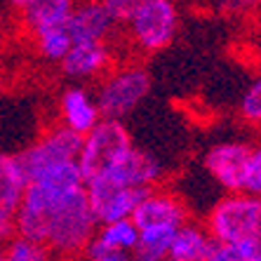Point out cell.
Wrapping results in <instances>:
<instances>
[{
    "instance_id": "6da1fadb",
    "label": "cell",
    "mask_w": 261,
    "mask_h": 261,
    "mask_svg": "<svg viewBox=\"0 0 261 261\" xmlns=\"http://www.w3.org/2000/svg\"><path fill=\"white\" fill-rule=\"evenodd\" d=\"M97 217L92 214L85 189L64 200L57 210H52L45 226V245L52 256H80L87 240L97 233Z\"/></svg>"
},
{
    "instance_id": "7a4b0ae2",
    "label": "cell",
    "mask_w": 261,
    "mask_h": 261,
    "mask_svg": "<svg viewBox=\"0 0 261 261\" xmlns=\"http://www.w3.org/2000/svg\"><path fill=\"white\" fill-rule=\"evenodd\" d=\"M205 228L219 245L261 240V195L247 191L224 195L210 210Z\"/></svg>"
},
{
    "instance_id": "3957f363",
    "label": "cell",
    "mask_w": 261,
    "mask_h": 261,
    "mask_svg": "<svg viewBox=\"0 0 261 261\" xmlns=\"http://www.w3.org/2000/svg\"><path fill=\"white\" fill-rule=\"evenodd\" d=\"M134 146L132 134L118 118H101L87 134L78 153V167L85 179L109 174Z\"/></svg>"
},
{
    "instance_id": "277c9868",
    "label": "cell",
    "mask_w": 261,
    "mask_h": 261,
    "mask_svg": "<svg viewBox=\"0 0 261 261\" xmlns=\"http://www.w3.org/2000/svg\"><path fill=\"white\" fill-rule=\"evenodd\" d=\"M179 24L181 17L174 0H141L125 21L129 43L144 55H155L170 47L179 33Z\"/></svg>"
},
{
    "instance_id": "5b68a950",
    "label": "cell",
    "mask_w": 261,
    "mask_h": 261,
    "mask_svg": "<svg viewBox=\"0 0 261 261\" xmlns=\"http://www.w3.org/2000/svg\"><path fill=\"white\" fill-rule=\"evenodd\" d=\"M151 92V75L144 66H116L101 75L97 87V106L101 118H118L122 120L129 116Z\"/></svg>"
},
{
    "instance_id": "8992f818",
    "label": "cell",
    "mask_w": 261,
    "mask_h": 261,
    "mask_svg": "<svg viewBox=\"0 0 261 261\" xmlns=\"http://www.w3.org/2000/svg\"><path fill=\"white\" fill-rule=\"evenodd\" d=\"M80 144H83V134L73 132V129L64 127L57 122L55 127H49L47 132L36 139L31 146H26L21 153H17L19 167L24 172L26 181L38 176L40 172L49 170L59 163H68V160H78Z\"/></svg>"
},
{
    "instance_id": "52a82bcc",
    "label": "cell",
    "mask_w": 261,
    "mask_h": 261,
    "mask_svg": "<svg viewBox=\"0 0 261 261\" xmlns=\"http://www.w3.org/2000/svg\"><path fill=\"white\" fill-rule=\"evenodd\" d=\"M148 189H134L125 184L116 181L111 174L92 176L85 179V195L90 202L92 214L97 217L99 224L113 221V219L132 217L134 207L139 205L144 193Z\"/></svg>"
},
{
    "instance_id": "ba28073f",
    "label": "cell",
    "mask_w": 261,
    "mask_h": 261,
    "mask_svg": "<svg viewBox=\"0 0 261 261\" xmlns=\"http://www.w3.org/2000/svg\"><path fill=\"white\" fill-rule=\"evenodd\" d=\"M249 153H252V144L247 141H221L205 153L202 165L226 193H238L245 191Z\"/></svg>"
},
{
    "instance_id": "9c48e42d",
    "label": "cell",
    "mask_w": 261,
    "mask_h": 261,
    "mask_svg": "<svg viewBox=\"0 0 261 261\" xmlns=\"http://www.w3.org/2000/svg\"><path fill=\"white\" fill-rule=\"evenodd\" d=\"M189 207L172 191H165L153 186L144 193L139 205L134 207L132 221L139 231L146 228H172L176 231L184 221H189Z\"/></svg>"
},
{
    "instance_id": "30bf717a",
    "label": "cell",
    "mask_w": 261,
    "mask_h": 261,
    "mask_svg": "<svg viewBox=\"0 0 261 261\" xmlns=\"http://www.w3.org/2000/svg\"><path fill=\"white\" fill-rule=\"evenodd\" d=\"M113 64V55L106 40H80L73 43L59 61L61 73L73 80L101 78Z\"/></svg>"
},
{
    "instance_id": "8fae6325",
    "label": "cell",
    "mask_w": 261,
    "mask_h": 261,
    "mask_svg": "<svg viewBox=\"0 0 261 261\" xmlns=\"http://www.w3.org/2000/svg\"><path fill=\"white\" fill-rule=\"evenodd\" d=\"M26 176L17 158L0 151V245L14 236V214L21 205Z\"/></svg>"
},
{
    "instance_id": "7c38bea8",
    "label": "cell",
    "mask_w": 261,
    "mask_h": 261,
    "mask_svg": "<svg viewBox=\"0 0 261 261\" xmlns=\"http://www.w3.org/2000/svg\"><path fill=\"white\" fill-rule=\"evenodd\" d=\"M57 113H59V125L78 134H87L101 120V111L94 94L80 85H71L61 92L57 101Z\"/></svg>"
},
{
    "instance_id": "4fadbf2b",
    "label": "cell",
    "mask_w": 261,
    "mask_h": 261,
    "mask_svg": "<svg viewBox=\"0 0 261 261\" xmlns=\"http://www.w3.org/2000/svg\"><path fill=\"white\" fill-rule=\"evenodd\" d=\"M66 29L73 43L80 40H109L116 29V19L103 5V0H83L75 3V10L68 17Z\"/></svg>"
},
{
    "instance_id": "5bb4252c",
    "label": "cell",
    "mask_w": 261,
    "mask_h": 261,
    "mask_svg": "<svg viewBox=\"0 0 261 261\" xmlns=\"http://www.w3.org/2000/svg\"><path fill=\"white\" fill-rule=\"evenodd\" d=\"M109 174L113 176L116 181L125 184V186L153 189V186H160V181H163V165L158 163L155 155L132 146L127 155H125Z\"/></svg>"
},
{
    "instance_id": "9a60e30c",
    "label": "cell",
    "mask_w": 261,
    "mask_h": 261,
    "mask_svg": "<svg viewBox=\"0 0 261 261\" xmlns=\"http://www.w3.org/2000/svg\"><path fill=\"white\" fill-rule=\"evenodd\" d=\"M214 238L210 236L205 226L193 224V221H184L172 236L170 254L167 259L172 261H212L214 254Z\"/></svg>"
},
{
    "instance_id": "2e32d148",
    "label": "cell",
    "mask_w": 261,
    "mask_h": 261,
    "mask_svg": "<svg viewBox=\"0 0 261 261\" xmlns=\"http://www.w3.org/2000/svg\"><path fill=\"white\" fill-rule=\"evenodd\" d=\"M78 0H36L26 10H21V24L26 33L33 36L38 31L64 26L75 10Z\"/></svg>"
},
{
    "instance_id": "e0dca14e",
    "label": "cell",
    "mask_w": 261,
    "mask_h": 261,
    "mask_svg": "<svg viewBox=\"0 0 261 261\" xmlns=\"http://www.w3.org/2000/svg\"><path fill=\"white\" fill-rule=\"evenodd\" d=\"M31 40H33V45H36L38 55L43 57V59H47V61H57V64L64 59V55H66L68 49H71V45H73V38H71V33H68L66 24L55 26V29L38 31V33L31 36Z\"/></svg>"
},
{
    "instance_id": "ac0fdd59",
    "label": "cell",
    "mask_w": 261,
    "mask_h": 261,
    "mask_svg": "<svg viewBox=\"0 0 261 261\" xmlns=\"http://www.w3.org/2000/svg\"><path fill=\"white\" fill-rule=\"evenodd\" d=\"M172 236H174L172 228H146V231H139V243H137L132 259H139V261L167 259Z\"/></svg>"
},
{
    "instance_id": "d6986e66",
    "label": "cell",
    "mask_w": 261,
    "mask_h": 261,
    "mask_svg": "<svg viewBox=\"0 0 261 261\" xmlns=\"http://www.w3.org/2000/svg\"><path fill=\"white\" fill-rule=\"evenodd\" d=\"M97 233L103 238V240H109L111 245H116L118 249L127 252L129 256L134 254L137 243H139V228H137V224L132 221V217L103 221V224L97 226Z\"/></svg>"
},
{
    "instance_id": "ffe728a7",
    "label": "cell",
    "mask_w": 261,
    "mask_h": 261,
    "mask_svg": "<svg viewBox=\"0 0 261 261\" xmlns=\"http://www.w3.org/2000/svg\"><path fill=\"white\" fill-rule=\"evenodd\" d=\"M52 256L49 247L40 240L14 233L5 243V261H45Z\"/></svg>"
},
{
    "instance_id": "44dd1931",
    "label": "cell",
    "mask_w": 261,
    "mask_h": 261,
    "mask_svg": "<svg viewBox=\"0 0 261 261\" xmlns=\"http://www.w3.org/2000/svg\"><path fill=\"white\" fill-rule=\"evenodd\" d=\"M238 111H240L243 122L261 129V75L252 80L249 87L243 92V99H240Z\"/></svg>"
},
{
    "instance_id": "7402d4cb",
    "label": "cell",
    "mask_w": 261,
    "mask_h": 261,
    "mask_svg": "<svg viewBox=\"0 0 261 261\" xmlns=\"http://www.w3.org/2000/svg\"><path fill=\"white\" fill-rule=\"evenodd\" d=\"M212 261H261V240L240 245H219L214 247Z\"/></svg>"
},
{
    "instance_id": "603a6c76",
    "label": "cell",
    "mask_w": 261,
    "mask_h": 261,
    "mask_svg": "<svg viewBox=\"0 0 261 261\" xmlns=\"http://www.w3.org/2000/svg\"><path fill=\"white\" fill-rule=\"evenodd\" d=\"M80 256H85V259H90V261H127V259H132L127 252L118 249L116 245H111L109 240H103L99 233H94V236L87 240V245Z\"/></svg>"
},
{
    "instance_id": "cb8c5ba5",
    "label": "cell",
    "mask_w": 261,
    "mask_h": 261,
    "mask_svg": "<svg viewBox=\"0 0 261 261\" xmlns=\"http://www.w3.org/2000/svg\"><path fill=\"white\" fill-rule=\"evenodd\" d=\"M245 191H247V193H254V195H261V144L252 146V153H249Z\"/></svg>"
},
{
    "instance_id": "d4e9b609",
    "label": "cell",
    "mask_w": 261,
    "mask_h": 261,
    "mask_svg": "<svg viewBox=\"0 0 261 261\" xmlns=\"http://www.w3.org/2000/svg\"><path fill=\"white\" fill-rule=\"evenodd\" d=\"M139 3L141 0H103V5L109 7V12L116 19V24H125L139 7Z\"/></svg>"
},
{
    "instance_id": "484cf974",
    "label": "cell",
    "mask_w": 261,
    "mask_h": 261,
    "mask_svg": "<svg viewBox=\"0 0 261 261\" xmlns=\"http://www.w3.org/2000/svg\"><path fill=\"white\" fill-rule=\"evenodd\" d=\"M10 5H12V10H17V12H21V10H26V7L31 5V3H36V0H7Z\"/></svg>"
},
{
    "instance_id": "4316f807",
    "label": "cell",
    "mask_w": 261,
    "mask_h": 261,
    "mask_svg": "<svg viewBox=\"0 0 261 261\" xmlns=\"http://www.w3.org/2000/svg\"><path fill=\"white\" fill-rule=\"evenodd\" d=\"M5 259V245H0V261Z\"/></svg>"
},
{
    "instance_id": "83f0119b",
    "label": "cell",
    "mask_w": 261,
    "mask_h": 261,
    "mask_svg": "<svg viewBox=\"0 0 261 261\" xmlns=\"http://www.w3.org/2000/svg\"><path fill=\"white\" fill-rule=\"evenodd\" d=\"M252 3H254V5H261V0H252Z\"/></svg>"
},
{
    "instance_id": "f1b7e54d",
    "label": "cell",
    "mask_w": 261,
    "mask_h": 261,
    "mask_svg": "<svg viewBox=\"0 0 261 261\" xmlns=\"http://www.w3.org/2000/svg\"><path fill=\"white\" fill-rule=\"evenodd\" d=\"M0 21H3V14H0Z\"/></svg>"
}]
</instances>
